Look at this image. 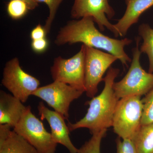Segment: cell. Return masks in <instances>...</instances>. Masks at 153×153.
Returning a JSON list of instances; mask_svg holds the SVG:
<instances>
[{
  "label": "cell",
  "mask_w": 153,
  "mask_h": 153,
  "mask_svg": "<svg viewBox=\"0 0 153 153\" xmlns=\"http://www.w3.org/2000/svg\"><path fill=\"white\" fill-rule=\"evenodd\" d=\"M85 45L73 57L64 59L56 57L51 68L54 81L66 83L77 90L85 92Z\"/></svg>",
  "instance_id": "cell-6"
},
{
  "label": "cell",
  "mask_w": 153,
  "mask_h": 153,
  "mask_svg": "<svg viewBox=\"0 0 153 153\" xmlns=\"http://www.w3.org/2000/svg\"><path fill=\"white\" fill-rule=\"evenodd\" d=\"M36 1L38 3H45L46 4H47L49 8V16L47 18L44 26L46 32L47 34H48L50 32L51 26L55 19L57 10L63 0H36Z\"/></svg>",
  "instance_id": "cell-20"
},
{
  "label": "cell",
  "mask_w": 153,
  "mask_h": 153,
  "mask_svg": "<svg viewBox=\"0 0 153 153\" xmlns=\"http://www.w3.org/2000/svg\"><path fill=\"white\" fill-rule=\"evenodd\" d=\"M27 106L19 99L4 91H0V125L13 128L21 119Z\"/></svg>",
  "instance_id": "cell-13"
},
{
  "label": "cell",
  "mask_w": 153,
  "mask_h": 153,
  "mask_svg": "<svg viewBox=\"0 0 153 153\" xmlns=\"http://www.w3.org/2000/svg\"><path fill=\"white\" fill-rule=\"evenodd\" d=\"M119 73L118 68H109L103 78L105 85L101 93L87 102L89 108L84 117L75 123H68L69 131L87 128L92 135L112 126L115 110L120 100L114 93L113 85Z\"/></svg>",
  "instance_id": "cell-2"
},
{
  "label": "cell",
  "mask_w": 153,
  "mask_h": 153,
  "mask_svg": "<svg viewBox=\"0 0 153 153\" xmlns=\"http://www.w3.org/2000/svg\"><path fill=\"white\" fill-rule=\"evenodd\" d=\"M48 40L46 38H44L32 41L31 47L34 52L41 53L46 51L48 47Z\"/></svg>",
  "instance_id": "cell-22"
},
{
  "label": "cell",
  "mask_w": 153,
  "mask_h": 153,
  "mask_svg": "<svg viewBox=\"0 0 153 153\" xmlns=\"http://www.w3.org/2000/svg\"><path fill=\"white\" fill-rule=\"evenodd\" d=\"M23 1L27 4L30 10H33L38 6V3L36 0H19Z\"/></svg>",
  "instance_id": "cell-24"
},
{
  "label": "cell",
  "mask_w": 153,
  "mask_h": 153,
  "mask_svg": "<svg viewBox=\"0 0 153 153\" xmlns=\"http://www.w3.org/2000/svg\"><path fill=\"white\" fill-rule=\"evenodd\" d=\"M2 85L23 103L39 87L38 79L23 70L17 57L6 63L1 81Z\"/></svg>",
  "instance_id": "cell-7"
},
{
  "label": "cell",
  "mask_w": 153,
  "mask_h": 153,
  "mask_svg": "<svg viewBox=\"0 0 153 153\" xmlns=\"http://www.w3.org/2000/svg\"><path fill=\"white\" fill-rule=\"evenodd\" d=\"M85 93L92 98L98 91L100 82L108 69L118 60L115 55L85 45Z\"/></svg>",
  "instance_id": "cell-8"
},
{
  "label": "cell",
  "mask_w": 153,
  "mask_h": 153,
  "mask_svg": "<svg viewBox=\"0 0 153 153\" xmlns=\"http://www.w3.org/2000/svg\"><path fill=\"white\" fill-rule=\"evenodd\" d=\"M138 33L143 40L140 51L148 55L149 63V72L153 73V29L148 24H142L139 27Z\"/></svg>",
  "instance_id": "cell-16"
},
{
  "label": "cell",
  "mask_w": 153,
  "mask_h": 153,
  "mask_svg": "<svg viewBox=\"0 0 153 153\" xmlns=\"http://www.w3.org/2000/svg\"><path fill=\"white\" fill-rule=\"evenodd\" d=\"M125 13L114 25L121 37L126 36L130 28L138 22L141 15L153 6V0H125Z\"/></svg>",
  "instance_id": "cell-14"
},
{
  "label": "cell",
  "mask_w": 153,
  "mask_h": 153,
  "mask_svg": "<svg viewBox=\"0 0 153 153\" xmlns=\"http://www.w3.org/2000/svg\"><path fill=\"white\" fill-rule=\"evenodd\" d=\"M47 34L44 27H42L41 24H39L32 30L30 33V37L32 41L39 40L46 38Z\"/></svg>",
  "instance_id": "cell-23"
},
{
  "label": "cell",
  "mask_w": 153,
  "mask_h": 153,
  "mask_svg": "<svg viewBox=\"0 0 153 153\" xmlns=\"http://www.w3.org/2000/svg\"><path fill=\"white\" fill-rule=\"evenodd\" d=\"M109 0H74L71 8V18L78 19L91 17L98 25L100 30L104 31L105 28L113 33L115 37L119 33L108 21L114 16L115 11L110 5Z\"/></svg>",
  "instance_id": "cell-10"
},
{
  "label": "cell",
  "mask_w": 153,
  "mask_h": 153,
  "mask_svg": "<svg viewBox=\"0 0 153 153\" xmlns=\"http://www.w3.org/2000/svg\"><path fill=\"white\" fill-rule=\"evenodd\" d=\"M141 97H127L118 102L112 127L115 133L122 139L132 140L141 126L143 105Z\"/></svg>",
  "instance_id": "cell-4"
},
{
  "label": "cell",
  "mask_w": 153,
  "mask_h": 153,
  "mask_svg": "<svg viewBox=\"0 0 153 153\" xmlns=\"http://www.w3.org/2000/svg\"><path fill=\"white\" fill-rule=\"evenodd\" d=\"M38 109L41 119L46 120L49 124L54 141L57 144H60L65 147L69 153H78V149L70 139V131L65 123V119L59 113L49 109L43 102H39Z\"/></svg>",
  "instance_id": "cell-11"
},
{
  "label": "cell",
  "mask_w": 153,
  "mask_h": 153,
  "mask_svg": "<svg viewBox=\"0 0 153 153\" xmlns=\"http://www.w3.org/2000/svg\"><path fill=\"white\" fill-rule=\"evenodd\" d=\"M30 10L27 4L23 1L11 0L7 5L9 16L14 20H19L25 16Z\"/></svg>",
  "instance_id": "cell-18"
},
{
  "label": "cell",
  "mask_w": 153,
  "mask_h": 153,
  "mask_svg": "<svg viewBox=\"0 0 153 153\" xmlns=\"http://www.w3.org/2000/svg\"><path fill=\"white\" fill-rule=\"evenodd\" d=\"M132 140L138 153H153V123L141 126Z\"/></svg>",
  "instance_id": "cell-15"
},
{
  "label": "cell",
  "mask_w": 153,
  "mask_h": 153,
  "mask_svg": "<svg viewBox=\"0 0 153 153\" xmlns=\"http://www.w3.org/2000/svg\"><path fill=\"white\" fill-rule=\"evenodd\" d=\"M117 153H138L133 141L122 139L119 137L116 140Z\"/></svg>",
  "instance_id": "cell-21"
},
{
  "label": "cell",
  "mask_w": 153,
  "mask_h": 153,
  "mask_svg": "<svg viewBox=\"0 0 153 153\" xmlns=\"http://www.w3.org/2000/svg\"><path fill=\"white\" fill-rule=\"evenodd\" d=\"M107 131V129L103 130L93 134L90 139L78 149V153H101V142L106 134Z\"/></svg>",
  "instance_id": "cell-17"
},
{
  "label": "cell",
  "mask_w": 153,
  "mask_h": 153,
  "mask_svg": "<svg viewBox=\"0 0 153 153\" xmlns=\"http://www.w3.org/2000/svg\"><path fill=\"white\" fill-rule=\"evenodd\" d=\"M14 131L23 137L38 151V153H55L57 144L44 124L27 106Z\"/></svg>",
  "instance_id": "cell-5"
},
{
  "label": "cell",
  "mask_w": 153,
  "mask_h": 153,
  "mask_svg": "<svg viewBox=\"0 0 153 153\" xmlns=\"http://www.w3.org/2000/svg\"><path fill=\"white\" fill-rule=\"evenodd\" d=\"M132 41L128 38L118 40L105 36L96 27L92 18L84 17L80 20L70 21L61 28L55 44L60 46L81 43L87 47L102 49L115 55L123 65L127 66L131 60L124 48Z\"/></svg>",
  "instance_id": "cell-1"
},
{
  "label": "cell",
  "mask_w": 153,
  "mask_h": 153,
  "mask_svg": "<svg viewBox=\"0 0 153 153\" xmlns=\"http://www.w3.org/2000/svg\"><path fill=\"white\" fill-rule=\"evenodd\" d=\"M8 125H0V153H38L23 137Z\"/></svg>",
  "instance_id": "cell-12"
},
{
  "label": "cell",
  "mask_w": 153,
  "mask_h": 153,
  "mask_svg": "<svg viewBox=\"0 0 153 153\" xmlns=\"http://www.w3.org/2000/svg\"><path fill=\"white\" fill-rule=\"evenodd\" d=\"M142 101L143 107L141 125L153 123V88L146 94Z\"/></svg>",
  "instance_id": "cell-19"
},
{
  "label": "cell",
  "mask_w": 153,
  "mask_h": 153,
  "mask_svg": "<svg viewBox=\"0 0 153 153\" xmlns=\"http://www.w3.org/2000/svg\"><path fill=\"white\" fill-rule=\"evenodd\" d=\"M139 38L133 49V58L128 71L121 80L114 82V90L117 98L147 94L153 88V73L145 71L140 63L141 52L139 49Z\"/></svg>",
  "instance_id": "cell-3"
},
{
  "label": "cell",
  "mask_w": 153,
  "mask_h": 153,
  "mask_svg": "<svg viewBox=\"0 0 153 153\" xmlns=\"http://www.w3.org/2000/svg\"><path fill=\"white\" fill-rule=\"evenodd\" d=\"M83 92L66 83L54 81L49 85L38 88L32 95L46 102L49 106L68 120L70 104Z\"/></svg>",
  "instance_id": "cell-9"
}]
</instances>
